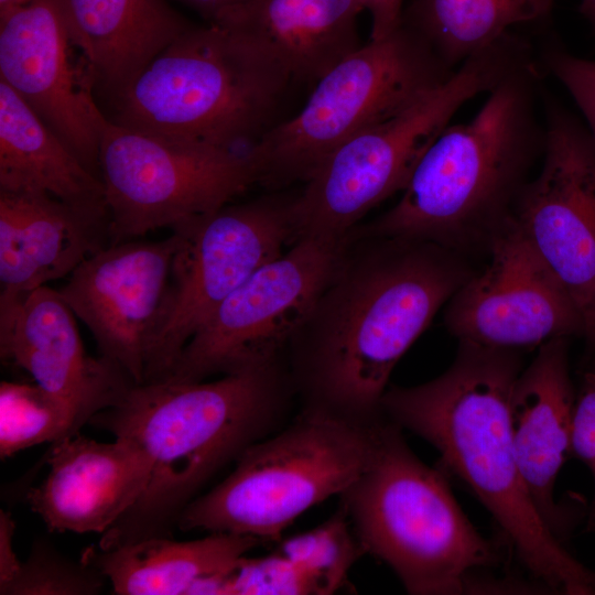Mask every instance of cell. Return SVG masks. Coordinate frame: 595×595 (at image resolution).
Wrapping results in <instances>:
<instances>
[{
    "instance_id": "6da1fadb",
    "label": "cell",
    "mask_w": 595,
    "mask_h": 595,
    "mask_svg": "<svg viewBox=\"0 0 595 595\" xmlns=\"http://www.w3.org/2000/svg\"><path fill=\"white\" fill-rule=\"evenodd\" d=\"M350 235L291 342V380L307 407L359 422L382 416L396 365L473 275L463 253L407 238Z\"/></svg>"
},
{
    "instance_id": "7a4b0ae2",
    "label": "cell",
    "mask_w": 595,
    "mask_h": 595,
    "mask_svg": "<svg viewBox=\"0 0 595 595\" xmlns=\"http://www.w3.org/2000/svg\"><path fill=\"white\" fill-rule=\"evenodd\" d=\"M521 370L518 350L458 340L442 375L387 389L381 412L439 452L440 469L466 484L536 581L552 593L594 595L595 573L551 531L519 468L509 403Z\"/></svg>"
},
{
    "instance_id": "3957f363",
    "label": "cell",
    "mask_w": 595,
    "mask_h": 595,
    "mask_svg": "<svg viewBox=\"0 0 595 595\" xmlns=\"http://www.w3.org/2000/svg\"><path fill=\"white\" fill-rule=\"evenodd\" d=\"M291 386L277 363L213 380L133 385L118 403L95 414L91 425L134 443L151 462L143 495L101 534L98 547L172 537L205 484L278 430Z\"/></svg>"
},
{
    "instance_id": "277c9868",
    "label": "cell",
    "mask_w": 595,
    "mask_h": 595,
    "mask_svg": "<svg viewBox=\"0 0 595 595\" xmlns=\"http://www.w3.org/2000/svg\"><path fill=\"white\" fill-rule=\"evenodd\" d=\"M537 60L506 76L467 122L448 125L416 163L400 199L360 235L432 241L457 252L488 248L513 215L542 156Z\"/></svg>"
},
{
    "instance_id": "5b68a950",
    "label": "cell",
    "mask_w": 595,
    "mask_h": 595,
    "mask_svg": "<svg viewBox=\"0 0 595 595\" xmlns=\"http://www.w3.org/2000/svg\"><path fill=\"white\" fill-rule=\"evenodd\" d=\"M295 83L237 31L193 25L110 102L108 119L164 139L245 151L282 121Z\"/></svg>"
},
{
    "instance_id": "8992f818",
    "label": "cell",
    "mask_w": 595,
    "mask_h": 595,
    "mask_svg": "<svg viewBox=\"0 0 595 595\" xmlns=\"http://www.w3.org/2000/svg\"><path fill=\"white\" fill-rule=\"evenodd\" d=\"M339 497L365 553L385 562L409 594H466L473 572L500 562L445 474L424 464L385 415L366 468Z\"/></svg>"
},
{
    "instance_id": "52a82bcc",
    "label": "cell",
    "mask_w": 595,
    "mask_h": 595,
    "mask_svg": "<svg viewBox=\"0 0 595 595\" xmlns=\"http://www.w3.org/2000/svg\"><path fill=\"white\" fill-rule=\"evenodd\" d=\"M533 58L530 43L509 32L419 101L339 145L292 198L296 239H347L369 210L404 190L424 151L465 102Z\"/></svg>"
},
{
    "instance_id": "ba28073f",
    "label": "cell",
    "mask_w": 595,
    "mask_h": 595,
    "mask_svg": "<svg viewBox=\"0 0 595 595\" xmlns=\"http://www.w3.org/2000/svg\"><path fill=\"white\" fill-rule=\"evenodd\" d=\"M382 418L359 423L305 405L292 423L250 445L227 477L193 499L176 528L280 540L300 515L340 496L360 476Z\"/></svg>"
},
{
    "instance_id": "9c48e42d",
    "label": "cell",
    "mask_w": 595,
    "mask_h": 595,
    "mask_svg": "<svg viewBox=\"0 0 595 595\" xmlns=\"http://www.w3.org/2000/svg\"><path fill=\"white\" fill-rule=\"evenodd\" d=\"M455 71L402 22L387 36L370 40L315 83L301 110L249 149L259 183L305 182L344 142L402 112Z\"/></svg>"
},
{
    "instance_id": "30bf717a",
    "label": "cell",
    "mask_w": 595,
    "mask_h": 595,
    "mask_svg": "<svg viewBox=\"0 0 595 595\" xmlns=\"http://www.w3.org/2000/svg\"><path fill=\"white\" fill-rule=\"evenodd\" d=\"M99 174L110 242H122L216 210L259 183L248 150L164 139L97 116Z\"/></svg>"
},
{
    "instance_id": "8fae6325",
    "label": "cell",
    "mask_w": 595,
    "mask_h": 595,
    "mask_svg": "<svg viewBox=\"0 0 595 595\" xmlns=\"http://www.w3.org/2000/svg\"><path fill=\"white\" fill-rule=\"evenodd\" d=\"M172 230L177 245L143 383L166 379L183 348L217 306L296 240L292 198L279 197L227 204Z\"/></svg>"
},
{
    "instance_id": "7c38bea8",
    "label": "cell",
    "mask_w": 595,
    "mask_h": 595,
    "mask_svg": "<svg viewBox=\"0 0 595 595\" xmlns=\"http://www.w3.org/2000/svg\"><path fill=\"white\" fill-rule=\"evenodd\" d=\"M347 240L299 238L261 266L210 314L164 380L202 381L280 363L334 274Z\"/></svg>"
},
{
    "instance_id": "4fadbf2b",
    "label": "cell",
    "mask_w": 595,
    "mask_h": 595,
    "mask_svg": "<svg viewBox=\"0 0 595 595\" xmlns=\"http://www.w3.org/2000/svg\"><path fill=\"white\" fill-rule=\"evenodd\" d=\"M543 101L542 164L512 216L574 300L595 349V140L560 104Z\"/></svg>"
},
{
    "instance_id": "5bb4252c",
    "label": "cell",
    "mask_w": 595,
    "mask_h": 595,
    "mask_svg": "<svg viewBox=\"0 0 595 595\" xmlns=\"http://www.w3.org/2000/svg\"><path fill=\"white\" fill-rule=\"evenodd\" d=\"M490 260L446 303L444 322L458 340L518 350L584 335L574 300L513 216L493 236Z\"/></svg>"
},
{
    "instance_id": "9a60e30c",
    "label": "cell",
    "mask_w": 595,
    "mask_h": 595,
    "mask_svg": "<svg viewBox=\"0 0 595 595\" xmlns=\"http://www.w3.org/2000/svg\"><path fill=\"white\" fill-rule=\"evenodd\" d=\"M73 47L65 0H32L0 15V79L100 178V108Z\"/></svg>"
},
{
    "instance_id": "2e32d148",
    "label": "cell",
    "mask_w": 595,
    "mask_h": 595,
    "mask_svg": "<svg viewBox=\"0 0 595 595\" xmlns=\"http://www.w3.org/2000/svg\"><path fill=\"white\" fill-rule=\"evenodd\" d=\"M177 234L108 244L83 260L58 293L91 333L100 356L136 383L165 296Z\"/></svg>"
},
{
    "instance_id": "e0dca14e",
    "label": "cell",
    "mask_w": 595,
    "mask_h": 595,
    "mask_svg": "<svg viewBox=\"0 0 595 595\" xmlns=\"http://www.w3.org/2000/svg\"><path fill=\"white\" fill-rule=\"evenodd\" d=\"M57 290L41 286L0 302V356L69 408L82 425L136 385L116 364L89 356Z\"/></svg>"
},
{
    "instance_id": "ac0fdd59",
    "label": "cell",
    "mask_w": 595,
    "mask_h": 595,
    "mask_svg": "<svg viewBox=\"0 0 595 595\" xmlns=\"http://www.w3.org/2000/svg\"><path fill=\"white\" fill-rule=\"evenodd\" d=\"M43 480L26 495L50 532L104 534L141 498L151 475L148 455L115 437L76 432L52 444Z\"/></svg>"
},
{
    "instance_id": "d6986e66",
    "label": "cell",
    "mask_w": 595,
    "mask_h": 595,
    "mask_svg": "<svg viewBox=\"0 0 595 595\" xmlns=\"http://www.w3.org/2000/svg\"><path fill=\"white\" fill-rule=\"evenodd\" d=\"M107 240V216L45 192L0 188V302L68 277Z\"/></svg>"
},
{
    "instance_id": "ffe728a7",
    "label": "cell",
    "mask_w": 595,
    "mask_h": 595,
    "mask_svg": "<svg viewBox=\"0 0 595 595\" xmlns=\"http://www.w3.org/2000/svg\"><path fill=\"white\" fill-rule=\"evenodd\" d=\"M567 339H552L539 347L518 375L509 403L521 475L540 515L561 542L570 520L554 498V488L563 464L572 455L575 400Z\"/></svg>"
},
{
    "instance_id": "44dd1931",
    "label": "cell",
    "mask_w": 595,
    "mask_h": 595,
    "mask_svg": "<svg viewBox=\"0 0 595 595\" xmlns=\"http://www.w3.org/2000/svg\"><path fill=\"white\" fill-rule=\"evenodd\" d=\"M358 0H248L210 22L262 46L294 82L316 83L358 50Z\"/></svg>"
},
{
    "instance_id": "7402d4cb",
    "label": "cell",
    "mask_w": 595,
    "mask_h": 595,
    "mask_svg": "<svg viewBox=\"0 0 595 595\" xmlns=\"http://www.w3.org/2000/svg\"><path fill=\"white\" fill-rule=\"evenodd\" d=\"M94 91L111 101L192 24L166 0H65Z\"/></svg>"
},
{
    "instance_id": "603a6c76",
    "label": "cell",
    "mask_w": 595,
    "mask_h": 595,
    "mask_svg": "<svg viewBox=\"0 0 595 595\" xmlns=\"http://www.w3.org/2000/svg\"><path fill=\"white\" fill-rule=\"evenodd\" d=\"M264 541L246 534L208 532L176 541L152 537L115 548H88L83 559L98 569L117 595H190L202 580L230 571Z\"/></svg>"
},
{
    "instance_id": "cb8c5ba5",
    "label": "cell",
    "mask_w": 595,
    "mask_h": 595,
    "mask_svg": "<svg viewBox=\"0 0 595 595\" xmlns=\"http://www.w3.org/2000/svg\"><path fill=\"white\" fill-rule=\"evenodd\" d=\"M0 188L45 192L107 216L101 180L0 79Z\"/></svg>"
},
{
    "instance_id": "d4e9b609",
    "label": "cell",
    "mask_w": 595,
    "mask_h": 595,
    "mask_svg": "<svg viewBox=\"0 0 595 595\" xmlns=\"http://www.w3.org/2000/svg\"><path fill=\"white\" fill-rule=\"evenodd\" d=\"M555 0H411L401 22L415 31L451 69L501 39L513 26L544 23Z\"/></svg>"
},
{
    "instance_id": "484cf974",
    "label": "cell",
    "mask_w": 595,
    "mask_h": 595,
    "mask_svg": "<svg viewBox=\"0 0 595 595\" xmlns=\"http://www.w3.org/2000/svg\"><path fill=\"white\" fill-rule=\"evenodd\" d=\"M82 423L65 404L36 383H0V457L7 459L29 447L55 443Z\"/></svg>"
},
{
    "instance_id": "4316f807",
    "label": "cell",
    "mask_w": 595,
    "mask_h": 595,
    "mask_svg": "<svg viewBox=\"0 0 595 595\" xmlns=\"http://www.w3.org/2000/svg\"><path fill=\"white\" fill-rule=\"evenodd\" d=\"M278 552L305 569L320 594L339 589L353 564L365 554L342 508L318 527L281 541Z\"/></svg>"
},
{
    "instance_id": "83f0119b",
    "label": "cell",
    "mask_w": 595,
    "mask_h": 595,
    "mask_svg": "<svg viewBox=\"0 0 595 595\" xmlns=\"http://www.w3.org/2000/svg\"><path fill=\"white\" fill-rule=\"evenodd\" d=\"M107 578L80 558L73 560L46 538L33 540L17 575L0 586L1 595H96Z\"/></svg>"
},
{
    "instance_id": "f1b7e54d",
    "label": "cell",
    "mask_w": 595,
    "mask_h": 595,
    "mask_svg": "<svg viewBox=\"0 0 595 595\" xmlns=\"http://www.w3.org/2000/svg\"><path fill=\"white\" fill-rule=\"evenodd\" d=\"M217 595L320 594L315 578L278 551L260 558L244 555L227 573L212 581Z\"/></svg>"
},
{
    "instance_id": "f546056e",
    "label": "cell",
    "mask_w": 595,
    "mask_h": 595,
    "mask_svg": "<svg viewBox=\"0 0 595 595\" xmlns=\"http://www.w3.org/2000/svg\"><path fill=\"white\" fill-rule=\"evenodd\" d=\"M547 69L566 88L584 115L595 140V61L550 45L542 51Z\"/></svg>"
},
{
    "instance_id": "4dcf8cb0",
    "label": "cell",
    "mask_w": 595,
    "mask_h": 595,
    "mask_svg": "<svg viewBox=\"0 0 595 595\" xmlns=\"http://www.w3.org/2000/svg\"><path fill=\"white\" fill-rule=\"evenodd\" d=\"M572 455L591 465L595 456V364L584 374L572 416Z\"/></svg>"
},
{
    "instance_id": "1f68e13d",
    "label": "cell",
    "mask_w": 595,
    "mask_h": 595,
    "mask_svg": "<svg viewBox=\"0 0 595 595\" xmlns=\"http://www.w3.org/2000/svg\"><path fill=\"white\" fill-rule=\"evenodd\" d=\"M371 15L370 40H379L396 30L402 20L403 0H358Z\"/></svg>"
},
{
    "instance_id": "d6a6232c",
    "label": "cell",
    "mask_w": 595,
    "mask_h": 595,
    "mask_svg": "<svg viewBox=\"0 0 595 595\" xmlns=\"http://www.w3.org/2000/svg\"><path fill=\"white\" fill-rule=\"evenodd\" d=\"M15 522L11 513L0 511V586L10 582L20 570L19 560L13 548Z\"/></svg>"
},
{
    "instance_id": "836d02e7",
    "label": "cell",
    "mask_w": 595,
    "mask_h": 595,
    "mask_svg": "<svg viewBox=\"0 0 595 595\" xmlns=\"http://www.w3.org/2000/svg\"><path fill=\"white\" fill-rule=\"evenodd\" d=\"M195 10L208 23L223 10L248 0H175Z\"/></svg>"
},
{
    "instance_id": "e575fe53",
    "label": "cell",
    "mask_w": 595,
    "mask_h": 595,
    "mask_svg": "<svg viewBox=\"0 0 595 595\" xmlns=\"http://www.w3.org/2000/svg\"><path fill=\"white\" fill-rule=\"evenodd\" d=\"M581 12L591 22L595 31V0H582Z\"/></svg>"
},
{
    "instance_id": "d590c367",
    "label": "cell",
    "mask_w": 595,
    "mask_h": 595,
    "mask_svg": "<svg viewBox=\"0 0 595 595\" xmlns=\"http://www.w3.org/2000/svg\"><path fill=\"white\" fill-rule=\"evenodd\" d=\"M32 0H0V15L19 8L21 6H24L29 3Z\"/></svg>"
},
{
    "instance_id": "8d00e7d4",
    "label": "cell",
    "mask_w": 595,
    "mask_h": 595,
    "mask_svg": "<svg viewBox=\"0 0 595 595\" xmlns=\"http://www.w3.org/2000/svg\"><path fill=\"white\" fill-rule=\"evenodd\" d=\"M588 467L591 468L594 476V496L592 499V505L588 511V520H587V528H592L595 524V456Z\"/></svg>"
}]
</instances>
